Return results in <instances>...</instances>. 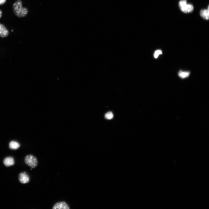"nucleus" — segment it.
<instances>
[{
    "instance_id": "obj_1",
    "label": "nucleus",
    "mask_w": 209,
    "mask_h": 209,
    "mask_svg": "<svg viewBox=\"0 0 209 209\" xmlns=\"http://www.w3.org/2000/svg\"><path fill=\"white\" fill-rule=\"evenodd\" d=\"M23 3L21 0H18L13 4V10L15 15L18 17H24L27 15L28 11V9L22 6Z\"/></svg>"
},
{
    "instance_id": "obj_4",
    "label": "nucleus",
    "mask_w": 209,
    "mask_h": 209,
    "mask_svg": "<svg viewBox=\"0 0 209 209\" xmlns=\"http://www.w3.org/2000/svg\"><path fill=\"white\" fill-rule=\"evenodd\" d=\"M53 209H69L70 208L68 204L65 202H58L53 206Z\"/></svg>"
},
{
    "instance_id": "obj_15",
    "label": "nucleus",
    "mask_w": 209,
    "mask_h": 209,
    "mask_svg": "<svg viewBox=\"0 0 209 209\" xmlns=\"http://www.w3.org/2000/svg\"><path fill=\"white\" fill-rule=\"evenodd\" d=\"M13 30H12V31L13 32Z\"/></svg>"
},
{
    "instance_id": "obj_11",
    "label": "nucleus",
    "mask_w": 209,
    "mask_h": 209,
    "mask_svg": "<svg viewBox=\"0 0 209 209\" xmlns=\"http://www.w3.org/2000/svg\"><path fill=\"white\" fill-rule=\"evenodd\" d=\"M113 117L114 115L111 111L108 112L105 115V118L107 119H111L113 118Z\"/></svg>"
},
{
    "instance_id": "obj_8",
    "label": "nucleus",
    "mask_w": 209,
    "mask_h": 209,
    "mask_svg": "<svg viewBox=\"0 0 209 209\" xmlns=\"http://www.w3.org/2000/svg\"><path fill=\"white\" fill-rule=\"evenodd\" d=\"M209 6H208L207 10L202 9L200 12V15L201 17L206 20H208L209 19Z\"/></svg>"
},
{
    "instance_id": "obj_2",
    "label": "nucleus",
    "mask_w": 209,
    "mask_h": 209,
    "mask_svg": "<svg viewBox=\"0 0 209 209\" xmlns=\"http://www.w3.org/2000/svg\"><path fill=\"white\" fill-rule=\"evenodd\" d=\"M25 161L26 164L33 169L36 167L38 165L37 159L33 155H29L26 156Z\"/></svg>"
},
{
    "instance_id": "obj_10",
    "label": "nucleus",
    "mask_w": 209,
    "mask_h": 209,
    "mask_svg": "<svg viewBox=\"0 0 209 209\" xmlns=\"http://www.w3.org/2000/svg\"><path fill=\"white\" fill-rule=\"evenodd\" d=\"M190 74V72H189L182 71L180 70L178 73L179 76L182 78L184 79L188 77Z\"/></svg>"
},
{
    "instance_id": "obj_12",
    "label": "nucleus",
    "mask_w": 209,
    "mask_h": 209,
    "mask_svg": "<svg viewBox=\"0 0 209 209\" xmlns=\"http://www.w3.org/2000/svg\"><path fill=\"white\" fill-rule=\"evenodd\" d=\"M162 52L161 50H157L154 53V57L155 58H157L159 55L162 54Z\"/></svg>"
},
{
    "instance_id": "obj_6",
    "label": "nucleus",
    "mask_w": 209,
    "mask_h": 209,
    "mask_svg": "<svg viewBox=\"0 0 209 209\" xmlns=\"http://www.w3.org/2000/svg\"><path fill=\"white\" fill-rule=\"evenodd\" d=\"M9 35V32L5 26L0 23V37L5 38Z\"/></svg>"
},
{
    "instance_id": "obj_3",
    "label": "nucleus",
    "mask_w": 209,
    "mask_h": 209,
    "mask_svg": "<svg viewBox=\"0 0 209 209\" xmlns=\"http://www.w3.org/2000/svg\"><path fill=\"white\" fill-rule=\"evenodd\" d=\"M179 7L181 11L186 13H191L194 10L193 6L187 4L186 0H182L179 3Z\"/></svg>"
},
{
    "instance_id": "obj_5",
    "label": "nucleus",
    "mask_w": 209,
    "mask_h": 209,
    "mask_svg": "<svg viewBox=\"0 0 209 209\" xmlns=\"http://www.w3.org/2000/svg\"><path fill=\"white\" fill-rule=\"evenodd\" d=\"M19 179L20 182L23 184L28 183L30 180L29 177L25 172L19 174Z\"/></svg>"
},
{
    "instance_id": "obj_7",
    "label": "nucleus",
    "mask_w": 209,
    "mask_h": 209,
    "mask_svg": "<svg viewBox=\"0 0 209 209\" xmlns=\"http://www.w3.org/2000/svg\"><path fill=\"white\" fill-rule=\"evenodd\" d=\"M3 163L7 167L13 166L15 164L14 160L12 157H7L4 159Z\"/></svg>"
},
{
    "instance_id": "obj_13",
    "label": "nucleus",
    "mask_w": 209,
    "mask_h": 209,
    "mask_svg": "<svg viewBox=\"0 0 209 209\" xmlns=\"http://www.w3.org/2000/svg\"><path fill=\"white\" fill-rule=\"evenodd\" d=\"M6 0H0V5L4 4L6 2Z\"/></svg>"
},
{
    "instance_id": "obj_9",
    "label": "nucleus",
    "mask_w": 209,
    "mask_h": 209,
    "mask_svg": "<svg viewBox=\"0 0 209 209\" xmlns=\"http://www.w3.org/2000/svg\"><path fill=\"white\" fill-rule=\"evenodd\" d=\"M19 143L15 141L11 142L9 144V148L10 149L13 150L17 149L20 147Z\"/></svg>"
},
{
    "instance_id": "obj_14",
    "label": "nucleus",
    "mask_w": 209,
    "mask_h": 209,
    "mask_svg": "<svg viewBox=\"0 0 209 209\" xmlns=\"http://www.w3.org/2000/svg\"><path fill=\"white\" fill-rule=\"evenodd\" d=\"M2 15H3L2 12L1 11V10H0V19H1V18L2 17Z\"/></svg>"
}]
</instances>
